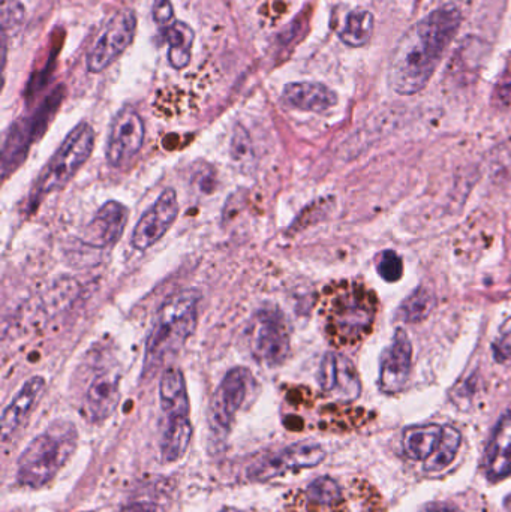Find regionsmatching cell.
<instances>
[{
	"label": "cell",
	"mask_w": 511,
	"mask_h": 512,
	"mask_svg": "<svg viewBox=\"0 0 511 512\" xmlns=\"http://www.w3.org/2000/svg\"><path fill=\"white\" fill-rule=\"evenodd\" d=\"M252 375L245 367H234L222 379L210 403V421L222 432H228L237 412L242 408L252 387Z\"/></svg>",
	"instance_id": "cell-11"
},
{
	"label": "cell",
	"mask_w": 511,
	"mask_h": 512,
	"mask_svg": "<svg viewBox=\"0 0 511 512\" xmlns=\"http://www.w3.org/2000/svg\"><path fill=\"white\" fill-rule=\"evenodd\" d=\"M59 96H53V99L45 102L38 113L32 117H23L15 122L9 128L3 141L2 149V173L3 176L14 173L29 153L30 146L35 143L47 129L51 116L59 105Z\"/></svg>",
	"instance_id": "cell-7"
},
{
	"label": "cell",
	"mask_w": 511,
	"mask_h": 512,
	"mask_svg": "<svg viewBox=\"0 0 511 512\" xmlns=\"http://www.w3.org/2000/svg\"><path fill=\"white\" fill-rule=\"evenodd\" d=\"M24 20V8L18 0H3L2 26L3 35L14 32Z\"/></svg>",
	"instance_id": "cell-29"
},
{
	"label": "cell",
	"mask_w": 511,
	"mask_h": 512,
	"mask_svg": "<svg viewBox=\"0 0 511 512\" xmlns=\"http://www.w3.org/2000/svg\"><path fill=\"white\" fill-rule=\"evenodd\" d=\"M129 210L119 201H108L84 227L81 242L90 248L107 249L116 245L128 224Z\"/></svg>",
	"instance_id": "cell-15"
},
{
	"label": "cell",
	"mask_w": 511,
	"mask_h": 512,
	"mask_svg": "<svg viewBox=\"0 0 511 512\" xmlns=\"http://www.w3.org/2000/svg\"><path fill=\"white\" fill-rule=\"evenodd\" d=\"M137 17L131 9L117 12L108 21L87 56V69L93 74L104 71L116 62L120 54L134 41Z\"/></svg>",
	"instance_id": "cell-8"
},
{
	"label": "cell",
	"mask_w": 511,
	"mask_h": 512,
	"mask_svg": "<svg viewBox=\"0 0 511 512\" xmlns=\"http://www.w3.org/2000/svg\"><path fill=\"white\" fill-rule=\"evenodd\" d=\"M233 155L240 159L245 158L246 155H252L251 140H249L248 132L242 126H237L236 131H234Z\"/></svg>",
	"instance_id": "cell-31"
},
{
	"label": "cell",
	"mask_w": 511,
	"mask_h": 512,
	"mask_svg": "<svg viewBox=\"0 0 511 512\" xmlns=\"http://www.w3.org/2000/svg\"><path fill=\"white\" fill-rule=\"evenodd\" d=\"M120 400V373L107 369L90 382L84 397L86 412L92 421H104L116 411Z\"/></svg>",
	"instance_id": "cell-17"
},
{
	"label": "cell",
	"mask_w": 511,
	"mask_h": 512,
	"mask_svg": "<svg viewBox=\"0 0 511 512\" xmlns=\"http://www.w3.org/2000/svg\"><path fill=\"white\" fill-rule=\"evenodd\" d=\"M200 301V292L186 289L162 304L147 336L144 373L155 372L167 358L179 354L197 328Z\"/></svg>",
	"instance_id": "cell-3"
},
{
	"label": "cell",
	"mask_w": 511,
	"mask_h": 512,
	"mask_svg": "<svg viewBox=\"0 0 511 512\" xmlns=\"http://www.w3.org/2000/svg\"><path fill=\"white\" fill-rule=\"evenodd\" d=\"M462 436L458 429L452 426L443 427V438L435 453L425 462V471L429 474H437L452 465L461 448Z\"/></svg>",
	"instance_id": "cell-26"
},
{
	"label": "cell",
	"mask_w": 511,
	"mask_h": 512,
	"mask_svg": "<svg viewBox=\"0 0 511 512\" xmlns=\"http://www.w3.org/2000/svg\"><path fill=\"white\" fill-rule=\"evenodd\" d=\"M159 400L162 411L168 418L189 417L191 403L182 370L177 367L164 370L159 382Z\"/></svg>",
	"instance_id": "cell-20"
},
{
	"label": "cell",
	"mask_w": 511,
	"mask_h": 512,
	"mask_svg": "<svg viewBox=\"0 0 511 512\" xmlns=\"http://www.w3.org/2000/svg\"><path fill=\"white\" fill-rule=\"evenodd\" d=\"M282 99L296 110L324 113L338 104V95L330 87L321 83H291L284 87Z\"/></svg>",
	"instance_id": "cell-18"
},
{
	"label": "cell",
	"mask_w": 511,
	"mask_h": 512,
	"mask_svg": "<svg viewBox=\"0 0 511 512\" xmlns=\"http://www.w3.org/2000/svg\"><path fill=\"white\" fill-rule=\"evenodd\" d=\"M306 502L320 512H341L344 492L333 478L321 477L312 481L305 490Z\"/></svg>",
	"instance_id": "cell-23"
},
{
	"label": "cell",
	"mask_w": 511,
	"mask_h": 512,
	"mask_svg": "<svg viewBox=\"0 0 511 512\" xmlns=\"http://www.w3.org/2000/svg\"><path fill=\"white\" fill-rule=\"evenodd\" d=\"M485 472L491 481L511 475V411L501 418L486 448Z\"/></svg>",
	"instance_id": "cell-19"
},
{
	"label": "cell",
	"mask_w": 511,
	"mask_h": 512,
	"mask_svg": "<svg viewBox=\"0 0 511 512\" xmlns=\"http://www.w3.org/2000/svg\"><path fill=\"white\" fill-rule=\"evenodd\" d=\"M435 295L426 288H417L410 297L405 298L398 310V316L408 324H417L428 318L434 310Z\"/></svg>",
	"instance_id": "cell-27"
},
{
	"label": "cell",
	"mask_w": 511,
	"mask_h": 512,
	"mask_svg": "<svg viewBox=\"0 0 511 512\" xmlns=\"http://www.w3.org/2000/svg\"><path fill=\"white\" fill-rule=\"evenodd\" d=\"M374 15L368 9H354L347 15L344 29L339 33V38L348 47H365L371 41L374 33Z\"/></svg>",
	"instance_id": "cell-25"
},
{
	"label": "cell",
	"mask_w": 511,
	"mask_h": 512,
	"mask_svg": "<svg viewBox=\"0 0 511 512\" xmlns=\"http://www.w3.org/2000/svg\"><path fill=\"white\" fill-rule=\"evenodd\" d=\"M495 98H497L498 105L503 108L511 107V71L507 69V74L504 75L503 80L495 90Z\"/></svg>",
	"instance_id": "cell-32"
},
{
	"label": "cell",
	"mask_w": 511,
	"mask_h": 512,
	"mask_svg": "<svg viewBox=\"0 0 511 512\" xmlns=\"http://www.w3.org/2000/svg\"><path fill=\"white\" fill-rule=\"evenodd\" d=\"M252 357L263 366L275 367L287 360L290 331L284 315L278 310H260L252 321Z\"/></svg>",
	"instance_id": "cell-6"
},
{
	"label": "cell",
	"mask_w": 511,
	"mask_h": 512,
	"mask_svg": "<svg viewBox=\"0 0 511 512\" xmlns=\"http://www.w3.org/2000/svg\"><path fill=\"white\" fill-rule=\"evenodd\" d=\"M75 450V430L69 424H60L36 436L17 463V480L21 486L41 489L47 486L68 462Z\"/></svg>",
	"instance_id": "cell-4"
},
{
	"label": "cell",
	"mask_w": 511,
	"mask_h": 512,
	"mask_svg": "<svg viewBox=\"0 0 511 512\" xmlns=\"http://www.w3.org/2000/svg\"><path fill=\"white\" fill-rule=\"evenodd\" d=\"M318 382L324 393L341 402H354L362 393V382L353 361L336 352L324 355L318 372Z\"/></svg>",
	"instance_id": "cell-13"
},
{
	"label": "cell",
	"mask_w": 511,
	"mask_h": 512,
	"mask_svg": "<svg viewBox=\"0 0 511 512\" xmlns=\"http://www.w3.org/2000/svg\"><path fill=\"white\" fill-rule=\"evenodd\" d=\"M441 438H443V427L438 424L414 426L405 430L402 436V447L411 460L426 462L437 450Z\"/></svg>",
	"instance_id": "cell-21"
},
{
	"label": "cell",
	"mask_w": 511,
	"mask_h": 512,
	"mask_svg": "<svg viewBox=\"0 0 511 512\" xmlns=\"http://www.w3.org/2000/svg\"><path fill=\"white\" fill-rule=\"evenodd\" d=\"M378 298L360 282H342L326 295L324 319L330 342L338 348L359 345L372 333Z\"/></svg>",
	"instance_id": "cell-2"
},
{
	"label": "cell",
	"mask_w": 511,
	"mask_h": 512,
	"mask_svg": "<svg viewBox=\"0 0 511 512\" xmlns=\"http://www.w3.org/2000/svg\"><path fill=\"white\" fill-rule=\"evenodd\" d=\"M153 20L161 29L167 30L174 23V8L170 0H153Z\"/></svg>",
	"instance_id": "cell-30"
},
{
	"label": "cell",
	"mask_w": 511,
	"mask_h": 512,
	"mask_svg": "<svg viewBox=\"0 0 511 512\" xmlns=\"http://www.w3.org/2000/svg\"><path fill=\"white\" fill-rule=\"evenodd\" d=\"M119 512H161V510L149 502H135V504L126 505Z\"/></svg>",
	"instance_id": "cell-33"
},
{
	"label": "cell",
	"mask_w": 511,
	"mask_h": 512,
	"mask_svg": "<svg viewBox=\"0 0 511 512\" xmlns=\"http://www.w3.org/2000/svg\"><path fill=\"white\" fill-rule=\"evenodd\" d=\"M423 512H462L459 508H456L455 505L450 504H432L429 507H426V510Z\"/></svg>",
	"instance_id": "cell-34"
},
{
	"label": "cell",
	"mask_w": 511,
	"mask_h": 512,
	"mask_svg": "<svg viewBox=\"0 0 511 512\" xmlns=\"http://www.w3.org/2000/svg\"><path fill=\"white\" fill-rule=\"evenodd\" d=\"M461 23V11L446 5L408 30L392 56L390 87L399 95H416L425 89Z\"/></svg>",
	"instance_id": "cell-1"
},
{
	"label": "cell",
	"mask_w": 511,
	"mask_h": 512,
	"mask_svg": "<svg viewBox=\"0 0 511 512\" xmlns=\"http://www.w3.org/2000/svg\"><path fill=\"white\" fill-rule=\"evenodd\" d=\"M179 216V200L173 188H167L153 206L141 216L132 231L131 245L135 251L153 248L168 233Z\"/></svg>",
	"instance_id": "cell-12"
},
{
	"label": "cell",
	"mask_w": 511,
	"mask_h": 512,
	"mask_svg": "<svg viewBox=\"0 0 511 512\" xmlns=\"http://www.w3.org/2000/svg\"><path fill=\"white\" fill-rule=\"evenodd\" d=\"M377 271L386 282H398L404 274V261L395 251H384L378 255Z\"/></svg>",
	"instance_id": "cell-28"
},
{
	"label": "cell",
	"mask_w": 511,
	"mask_h": 512,
	"mask_svg": "<svg viewBox=\"0 0 511 512\" xmlns=\"http://www.w3.org/2000/svg\"><path fill=\"white\" fill-rule=\"evenodd\" d=\"M168 62L174 69H183L191 62L195 33L189 24L174 21L167 30Z\"/></svg>",
	"instance_id": "cell-24"
},
{
	"label": "cell",
	"mask_w": 511,
	"mask_h": 512,
	"mask_svg": "<svg viewBox=\"0 0 511 512\" xmlns=\"http://www.w3.org/2000/svg\"><path fill=\"white\" fill-rule=\"evenodd\" d=\"M413 367V345L407 331L398 328L392 345L381 357L380 388L383 393L396 394L407 385Z\"/></svg>",
	"instance_id": "cell-14"
},
{
	"label": "cell",
	"mask_w": 511,
	"mask_h": 512,
	"mask_svg": "<svg viewBox=\"0 0 511 512\" xmlns=\"http://www.w3.org/2000/svg\"><path fill=\"white\" fill-rule=\"evenodd\" d=\"M95 131L89 123L81 122L66 135L59 149L48 159L30 192L29 209L35 210L42 198L65 188L92 155Z\"/></svg>",
	"instance_id": "cell-5"
},
{
	"label": "cell",
	"mask_w": 511,
	"mask_h": 512,
	"mask_svg": "<svg viewBox=\"0 0 511 512\" xmlns=\"http://www.w3.org/2000/svg\"><path fill=\"white\" fill-rule=\"evenodd\" d=\"M143 119L140 114L131 107L122 108L114 116L108 132L107 162L114 168H120L128 164L140 153L144 143Z\"/></svg>",
	"instance_id": "cell-9"
},
{
	"label": "cell",
	"mask_w": 511,
	"mask_h": 512,
	"mask_svg": "<svg viewBox=\"0 0 511 512\" xmlns=\"http://www.w3.org/2000/svg\"><path fill=\"white\" fill-rule=\"evenodd\" d=\"M221 512H240V511L236 510V508H225V510H222Z\"/></svg>",
	"instance_id": "cell-35"
},
{
	"label": "cell",
	"mask_w": 511,
	"mask_h": 512,
	"mask_svg": "<svg viewBox=\"0 0 511 512\" xmlns=\"http://www.w3.org/2000/svg\"><path fill=\"white\" fill-rule=\"evenodd\" d=\"M326 459V451L315 442H299L266 457L249 469V478L254 481H269L287 472L302 471L320 465Z\"/></svg>",
	"instance_id": "cell-10"
},
{
	"label": "cell",
	"mask_w": 511,
	"mask_h": 512,
	"mask_svg": "<svg viewBox=\"0 0 511 512\" xmlns=\"http://www.w3.org/2000/svg\"><path fill=\"white\" fill-rule=\"evenodd\" d=\"M47 382L42 376H32L24 382L14 399L3 409L2 414V439L11 438L26 423L39 400L44 396Z\"/></svg>",
	"instance_id": "cell-16"
},
{
	"label": "cell",
	"mask_w": 511,
	"mask_h": 512,
	"mask_svg": "<svg viewBox=\"0 0 511 512\" xmlns=\"http://www.w3.org/2000/svg\"><path fill=\"white\" fill-rule=\"evenodd\" d=\"M192 439V424L189 417L168 418L167 429L162 435V460L177 462L185 456Z\"/></svg>",
	"instance_id": "cell-22"
}]
</instances>
